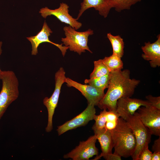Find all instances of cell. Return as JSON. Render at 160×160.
<instances>
[{
	"mask_svg": "<svg viewBox=\"0 0 160 160\" xmlns=\"http://www.w3.org/2000/svg\"><path fill=\"white\" fill-rule=\"evenodd\" d=\"M66 78L65 70L63 67H60L55 73V86L53 94L50 97H45L43 99V104L48 112V123L45 129L47 132H50L53 129V116L57 106L61 87L65 82Z\"/></svg>",
	"mask_w": 160,
	"mask_h": 160,
	"instance_id": "6",
	"label": "cell"
},
{
	"mask_svg": "<svg viewBox=\"0 0 160 160\" xmlns=\"http://www.w3.org/2000/svg\"><path fill=\"white\" fill-rule=\"evenodd\" d=\"M65 82L68 87H73L79 90L87 99L88 104L97 106L105 95L104 92L100 91L88 84H82L69 78H66Z\"/></svg>",
	"mask_w": 160,
	"mask_h": 160,
	"instance_id": "12",
	"label": "cell"
},
{
	"mask_svg": "<svg viewBox=\"0 0 160 160\" xmlns=\"http://www.w3.org/2000/svg\"><path fill=\"white\" fill-rule=\"evenodd\" d=\"M97 140L94 135L90 136L85 141L80 142L78 146L63 156L64 158H71L73 160H88L95 155L97 156L98 150L95 145Z\"/></svg>",
	"mask_w": 160,
	"mask_h": 160,
	"instance_id": "8",
	"label": "cell"
},
{
	"mask_svg": "<svg viewBox=\"0 0 160 160\" xmlns=\"http://www.w3.org/2000/svg\"><path fill=\"white\" fill-rule=\"evenodd\" d=\"M110 73L108 89L97 106L101 109L116 112L118 100L121 97H131L140 81L131 79L128 69Z\"/></svg>",
	"mask_w": 160,
	"mask_h": 160,
	"instance_id": "1",
	"label": "cell"
},
{
	"mask_svg": "<svg viewBox=\"0 0 160 160\" xmlns=\"http://www.w3.org/2000/svg\"><path fill=\"white\" fill-rule=\"evenodd\" d=\"M131 128L135 136L136 146L135 151L131 156L133 160H138V157L142 151L148 146L152 135L149 129L142 122L137 112L125 120Z\"/></svg>",
	"mask_w": 160,
	"mask_h": 160,
	"instance_id": "5",
	"label": "cell"
},
{
	"mask_svg": "<svg viewBox=\"0 0 160 160\" xmlns=\"http://www.w3.org/2000/svg\"><path fill=\"white\" fill-rule=\"evenodd\" d=\"M137 112L140 121L152 135L160 136V110L150 105L141 107Z\"/></svg>",
	"mask_w": 160,
	"mask_h": 160,
	"instance_id": "7",
	"label": "cell"
},
{
	"mask_svg": "<svg viewBox=\"0 0 160 160\" xmlns=\"http://www.w3.org/2000/svg\"><path fill=\"white\" fill-rule=\"evenodd\" d=\"M110 76V73L97 78L85 79L84 82L86 84L90 85L100 91L104 92L105 89L108 87Z\"/></svg>",
	"mask_w": 160,
	"mask_h": 160,
	"instance_id": "19",
	"label": "cell"
},
{
	"mask_svg": "<svg viewBox=\"0 0 160 160\" xmlns=\"http://www.w3.org/2000/svg\"><path fill=\"white\" fill-rule=\"evenodd\" d=\"M69 8L67 4L62 3L57 9H51L45 7L41 9L39 12L44 18H46L48 16H54L61 22L68 24L77 30L81 27L82 24L69 14Z\"/></svg>",
	"mask_w": 160,
	"mask_h": 160,
	"instance_id": "10",
	"label": "cell"
},
{
	"mask_svg": "<svg viewBox=\"0 0 160 160\" xmlns=\"http://www.w3.org/2000/svg\"><path fill=\"white\" fill-rule=\"evenodd\" d=\"M65 36L61 40L65 46L68 47L71 51L76 52L79 55L84 52L86 50L92 53L88 46V37L94 33L93 31L90 29L83 32L76 31L69 25L63 28Z\"/></svg>",
	"mask_w": 160,
	"mask_h": 160,
	"instance_id": "4",
	"label": "cell"
},
{
	"mask_svg": "<svg viewBox=\"0 0 160 160\" xmlns=\"http://www.w3.org/2000/svg\"><path fill=\"white\" fill-rule=\"evenodd\" d=\"M52 31L49 27L45 21H44L41 30L35 36L26 38L31 43L32 45V55H36L38 53V48L39 45L43 42L50 43L58 47L61 52L63 57L65 55L68 47L63 46V44H59L52 42L49 39V36Z\"/></svg>",
	"mask_w": 160,
	"mask_h": 160,
	"instance_id": "13",
	"label": "cell"
},
{
	"mask_svg": "<svg viewBox=\"0 0 160 160\" xmlns=\"http://www.w3.org/2000/svg\"><path fill=\"white\" fill-rule=\"evenodd\" d=\"M142 0H109L112 8L120 12L122 10L129 9L131 6Z\"/></svg>",
	"mask_w": 160,
	"mask_h": 160,
	"instance_id": "20",
	"label": "cell"
},
{
	"mask_svg": "<svg viewBox=\"0 0 160 160\" xmlns=\"http://www.w3.org/2000/svg\"><path fill=\"white\" fill-rule=\"evenodd\" d=\"M157 39L154 42H145L141 47L143 52L142 57L149 61L151 66L155 68L160 66V35L157 36Z\"/></svg>",
	"mask_w": 160,
	"mask_h": 160,
	"instance_id": "14",
	"label": "cell"
},
{
	"mask_svg": "<svg viewBox=\"0 0 160 160\" xmlns=\"http://www.w3.org/2000/svg\"><path fill=\"white\" fill-rule=\"evenodd\" d=\"M0 79L2 84L0 92V119L9 106L19 95L18 80L13 71H2Z\"/></svg>",
	"mask_w": 160,
	"mask_h": 160,
	"instance_id": "3",
	"label": "cell"
},
{
	"mask_svg": "<svg viewBox=\"0 0 160 160\" xmlns=\"http://www.w3.org/2000/svg\"><path fill=\"white\" fill-rule=\"evenodd\" d=\"M160 152H154L152 153L151 160H159Z\"/></svg>",
	"mask_w": 160,
	"mask_h": 160,
	"instance_id": "28",
	"label": "cell"
},
{
	"mask_svg": "<svg viewBox=\"0 0 160 160\" xmlns=\"http://www.w3.org/2000/svg\"><path fill=\"white\" fill-rule=\"evenodd\" d=\"M148 146L143 149L139 155L138 160H151L152 152L148 149Z\"/></svg>",
	"mask_w": 160,
	"mask_h": 160,
	"instance_id": "23",
	"label": "cell"
},
{
	"mask_svg": "<svg viewBox=\"0 0 160 160\" xmlns=\"http://www.w3.org/2000/svg\"><path fill=\"white\" fill-rule=\"evenodd\" d=\"M147 100L150 103L151 105L160 110V97H153L149 95L146 97Z\"/></svg>",
	"mask_w": 160,
	"mask_h": 160,
	"instance_id": "24",
	"label": "cell"
},
{
	"mask_svg": "<svg viewBox=\"0 0 160 160\" xmlns=\"http://www.w3.org/2000/svg\"><path fill=\"white\" fill-rule=\"evenodd\" d=\"M94 67L90 75V79L97 78L107 74L110 72L104 63L102 59L94 61Z\"/></svg>",
	"mask_w": 160,
	"mask_h": 160,
	"instance_id": "21",
	"label": "cell"
},
{
	"mask_svg": "<svg viewBox=\"0 0 160 160\" xmlns=\"http://www.w3.org/2000/svg\"><path fill=\"white\" fill-rule=\"evenodd\" d=\"M95 106L93 105L88 104L86 108L78 115L63 124L58 126L57 131L58 135L68 131L85 126L90 121L93 120L96 113Z\"/></svg>",
	"mask_w": 160,
	"mask_h": 160,
	"instance_id": "9",
	"label": "cell"
},
{
	"mask_svg": "<svg viewBox=\"0 0 160 160\" xmlns=\"http://www.w3.org/2000/svg\"><path fill=\"white\" fill-rule=\"evenodd\" d=\"M113 141L114 153L121 157L131 156L136 146L135 136L126 121L121 117L116 127L110 131Z\"/></svg>",
	"mask_w": 160,
	"mask_h": 160,
	"instance_id": "2",
	"label": "cell"
},
{
	"mask_svg": "<svg viewBox=\"0 0 160 160\" xmlns=\"http://www.w3.org/2000/svg\"><path fill=\"white\" fill-rule=\"evenodd\" d=\"M107 111L106 109H103L98 115L94 116L93 119L95 122L92 127L93 130H100L105 127V124L107 121L106 113Z\"/></svg>",
	"mask_w": 160,
	"mask_h": 160,
	"instance_id": "22",
	"label": "cell"
},
{
	"mask_svg": "<svg viewBox=\"0 0 160 160\" xmlns=\"http://www.w3.org/2000/svg\"><path fill=\"white\" fill-rule=\"evenodd\" d=\"M121 57L113 53L109 57H105L102 59L103 62L108 68L110 73L121 70L123 68V63Z\"/></svg>",
	"mask_w": 160,
	"mask_h": 160,
	"instance_id": "17",
	"label": "cell"
},
{
	"mask_svg": "<svg viewBox=\"0 0 160 160\" xmlns=\"http://www.w3.org/2000/svg\"><path fill=\"white\" fill-rule=\"evenodd\" d=\"M107 37L112 46L113 53L122 57L124 53V43L123 39L119 35L113 36L110 33H107Z\"/></svg>",
	"mask_w": 160,
	"mask_h": 160,
	"instance_id": "18",
	"label": "cell"
},
{
	"mask_svg": "<svg viewBox=\"0 0 160 160\" xmlns=\"http://www.w3.org/2000/svg\"><path fill=\"white\" fill-rule=\"evenodd\" d=\"M150 105V103L147 100L123 97L117 101L116 111L119 117L126 120L141 107Z\"/></svg>",
	"mask_w": 160,
	"mask_h": 160,
	"instance_id": "11",
	"label": "cell"
},
{
	"mask_svg": "<svg viewBox=\"0 0 160 160\" xmlns=\"http://www.w3.org/2000/svg\"><path fill=\"white\" fill-rule=\"evenodd\" d=\"M103 158L106 160H121V157L118 155L112 153L109 154Z\"/></svg>",
	"mask_w": 160,
	"mask_h": 160,
	"instance_id": "27",
	"label": "cell"
},
{
	"mask_svg": "<svg viewBox=\"0 0 160 160\" xmlns=\"http://www.w3.org/2000/svg\"><path fill=\"white\" fill-rule=\"evenodd\" d=\"M94 135L99 142L102 151L101 153L93 159L97 160L101 157L112 153L113 145L111 131L105 128L100 130H93Z\"/></svg>",
	"mask_w": 160,
	"mask_h": 160,
	"instance_id": "15",
	"label": "cell"
},
{
	"mask_svg": "<svg viewBox=\"0 0 160 160\" xmlns=\"http://www.w3.org/2000/svg\"><path fill=\"white\" fill-rule=\"evenodd\" d=\"M152 149L154 152H160V137L154 142Z\"/></svg>",
	"mask_w": 160,
	"mask_h": 160,
	"instance_id": "25",
	"label": "cell"
},
{
	"mask_svg": "<svg viewBox=\"0 0 160 160\" xmlns=\"http://www.w3.org/2000/svg\"><path fill=\"white\" fill-rule=\"evenodd\" d=\"M118 120L114 121H107L105 124V128L110 131L112 130L116 127Z\"/></svg>",
	"mask_w": 160,
	"mask_h": 160,
	"instance_id": "26",
	"label": "cell"
},
{
	"mask_svg": "<svg viewBox=\"0 0 160 160\" xmlns=\"http://www.w3.org/2000/svg\"><path fill=\"white\" fill-rule=\"evenodd\" d=\"M81 7L76 19L78 20L87 9L94 8L99 14L104 18L108 16L112 8L109 0H83L81 4Z\"/></svg>",
	"mask_w": 160,
	"mask_h": 160,
	"instance_id": "16",
	"label": "cell"
},
{
	"mask_svg": "<svg viewBox=\"0 0 160 160\" xmlns=\"http://www.w3.org/2000/svg\"><path fill=\"white\" fill-rule=\"evenodd\" d=\"M2 42L1 41H0V55L2 53ZM2 71L0 68V79H1V75Z\"/></svg>",
	"mask_w": 160,
	"mask_h": 160,
	"instance_id": "29",
	"label": "cell"
}]
</instances>
